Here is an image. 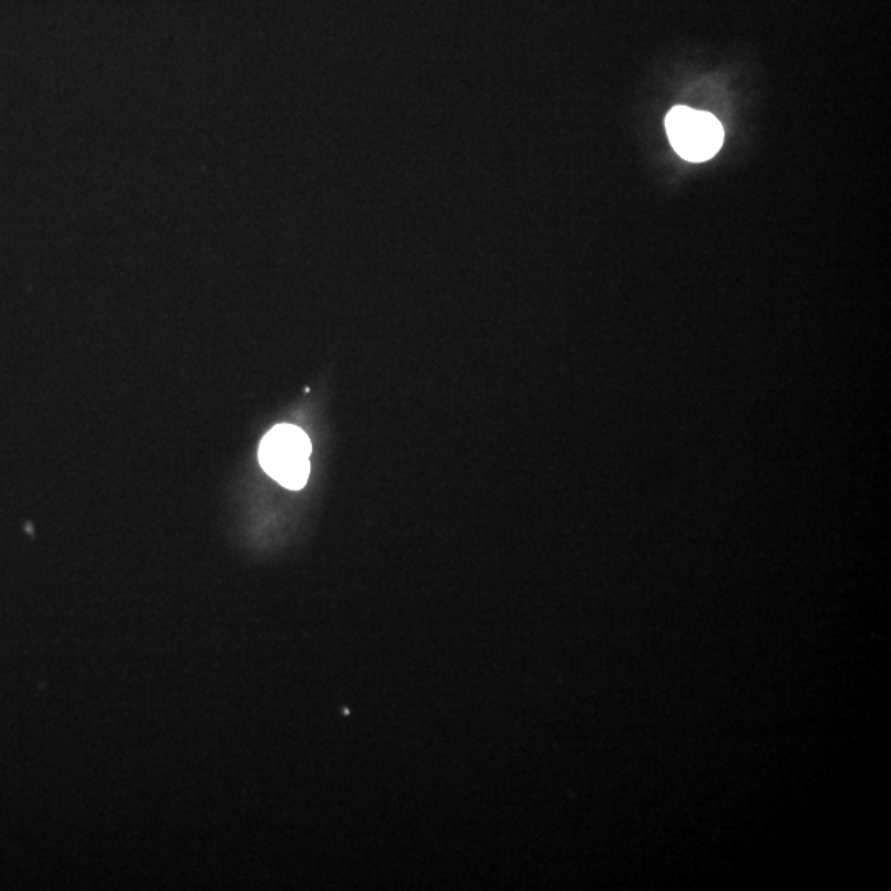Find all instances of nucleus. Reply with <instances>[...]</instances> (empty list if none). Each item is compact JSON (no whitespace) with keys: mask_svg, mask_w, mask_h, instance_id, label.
<instances>
[{"mask_svg":"<svg viewBox=\"0 0 891 891\" xmlns=\"http://www.w3.org/2000/svg\"><path fill=\"white\" fill-rule=\"evenodd\" d=\"M311 453V439L301 428L278 425L261 439L258 458L269 477L286 489L299 491L309 479Z\"/></svg>","mask_w":891,"mask_h":891,"instance_id":"nucleus-1","label":"nucleus"},{"mask_svg":"<svg viewBox=\"0 0 891 891\" xmlns=\"http://www.w3.org/2000/svg\"><path fill=\"white\" fill-rule=\"evenodd\" d=\"M670 144L682 159L705 162L717 156L725 131L713 114L677 106L665 118Z\"/></svg>","mask_w":891,"mask_h":891,"instance_id":"nucleus-2","label":"nucleus"}]
</instances>
